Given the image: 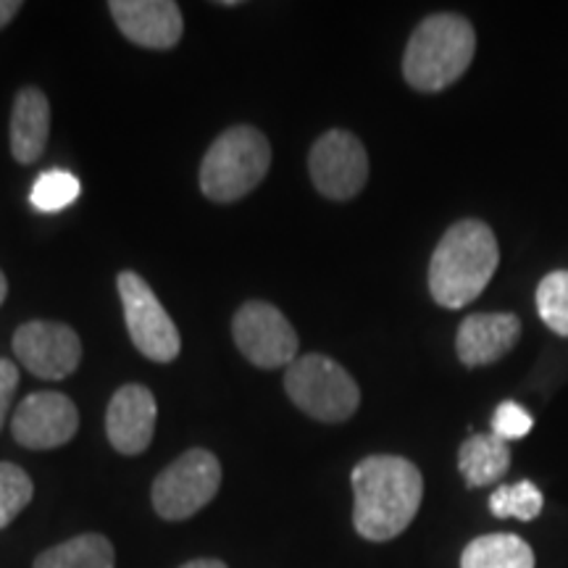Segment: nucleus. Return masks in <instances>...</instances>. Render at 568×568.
<instances>
[{"mask_svg":"<svg viewBox=\"0 0 568 568\" xmlns=\"http://www.w3.org/2000/svg\"><path fill=\"white\" fill-rule=\"evenodd\" d=\"M353 524L368 542H387L414 521L424 497V477L403 456H368L353 468Z\"/></svg>","mask_w":568,"mask_h":568,"instance_id":"1","label":"nucleus"},{"mask_svg":"<svg viewBox=\"0 0 568 568\" xmlns=\"http://www.w3.org/2000/svg\"><path fill=\"white\" fill-rule=\"evenodd\" d=\"M500 264L495 232L479 219L453 224L432 253L429 293L443 308H464L485 293Z\"/></svg>","mask_w":568,"mask_h":568,"instance_id":"2","label":"nucleus"},{"mask_svg":"<svg viewBox=\"0 0 568 568\" xmlns=\"http://www.w3.org/2000/svg\"><path fill=\"white\" fill-rule=\"evenodd\" d=\"M477 53V34L458 13H435L410 34L403 77L414 90L439 92L466 74Z\"/></svg>","mask_w":568,"mask_h":568,"instance_id":"3","label":"nucleus"},{"mask_svg":"<svg viewBox=\"0 0 568 568\" xmlns=\"http://www.w3.org/2000/svg\"><path fill=\"white\" fill-rule=\"evenodd\" d=\"M272 166L266 134L251 124H237L213 140L201 163V190L213 203H234L253 193Z\"/></svg>","mask_w":568,"mask_h":568,"instance_id":"4","label":"nucleus"},{"mask_svg":"<svg viewBox=\"0 0 568 568\" xmlns=\"http://www.w3.org/2000/svg\"><path fill=\"white\" fill-rule=\"evenodd\" d=\"M284 389L303 414L324 424L347 422L361 406V389L353 376L322 353L301 355L290 364Z\"/></svg>","mask_w":568,"mask_h":568,"instance_id":"5","label":"nucleus"},{"mask_svg":"<svg viewBox=\"0 0 568 568\" xmlns=\"http://www.w3.org/2000/svg\"><path fill=\"white\" fill-rule=\"evenodd\" d=\"M222 487V464L211 450L193 447L169 464L153 481V508L166 521H187Z\"/></svg>","mask_w":568,"mask_h":568,"instance_id":"6","label":"nucleus"},{"mask_svg":"<svg viewBox=\"0 0 568 568\" xmlns=\"http://www.w3.org/2000/svg\"><path fill=\"white\" fill-rule=\"evenodd\" d=\"M119 297L124 303L126 329L138 351L155 364H169L180 355V332L166 314L153 287L138 272H122L116 280Z\"/></svg>","mask_w":568,"mask_h":568,"instance_id":"7","label":"nucleus"},{"mask_svg":"<svg viewBox=\"0 0 568 568\" xmlns=\"http://www.w3.org/2000/svg\"><path fill=\"white\" fill-rule=\"evenodd\" d=\"M232 335L240 353L258 368H282L297 361V335L272 303L251 301L234 314Z\"/></svg>","mask_w":568,"mask_h":568,"instance_id":"8","label":"nucleus"},{"mask_svg":"<svg viewBox=\"0 0 568 568\" xmlns=\"http://www.w3.org/2000/svg\"><path fill=\"white\" fill-rule=\"evenodd\" d=\"M311 180L329 201H351L368 180V155L355 134L332 130L314 142L308 155Z\"/></svg>","mask_w":568,"mask_h":568,"instance_id":"9","label":"nucleus"},{"mask_svg":"<svg viewBox=\"0 0 568 568\" xmlns=\"http://www.w3.org/2000/svg\"><path fill=\"white\" fill-rule=\"evenodd\" d=\"M13 353L38 379L59 382L80 366L82 343L80 335L61 322H27L13 335Z\"/></svg>","mask_w":568,"mask_h":568,"instance_id":"10","label":"nucleus"},{"mask_svg":"<svg viewBox=\"0 0 568 568\" xmlns=\"http://www.w3.org/2000/svg\"><path fill=\"white\" fill-rule=\"evenodd\" d=\"M80 429V410L61 393H34L13 410L11 432L21 447L53 450L74 439Z\"/></svg>","mask_w":568,"mask_h":568,"instance_id":"11","label":"nucleus"},{"mask_svg":"<svg viewBox=\"0 0 568 568\" xmlns=\"http://www.w3.org/2000/svg\"><path fill=\"white\" fill-rule=\"evenodd\" d=\"M109 11L124 38L148 51H169L182 40L184 19L174 0H111Z\"/></svg>","mask_w":568,"mask_h":568,"instance_id":"12","label":"nucleus"},{"mask_svg":"<svg viewBox=\"0 0 568 568\" xmlns=\"http://www.w3.org/2000/svg\"><path fill=\"white\" fill-rule=\"evenodd\" d=\"M159 406L148 387L124 385L113 393L105 410V435L122 456H140L153 443Z\"/></svg>","mask_w":568,"mask_h":568,"instance_id":"13","label":"nucleus"},{"mask_svg":"<svg viewBox=\"0 0 568 568\" xmlns=\"http://www.w3.org/2000/svg\"><path fill=\"white\" fill-rule=\"evenodd\" d=\"M521 335L516 314H471L460 324L456 351L460 364L468 368L487 366L514 351Z\"/></svg>","mask_w":568,"mask_h":568,"instance_id":"14","label":"nucleus"},{"mask_svg":"<svg viewBox=\"0 0 568 568\" xmlns=\"http://www.w3.org/2000/svg\"><path fill=\"white\" fill-rule=\"evenodd\" d=\"M51 138V103L40 88H21L11 109V155L30 166Z\"/></svg>","mask_w":568,"mask_h":568,"instance_id":"15","label":"nucleus"},{"mask_svg":"<svg viewBox=\"0 0 568 568\" xmlns=\"http://www.w3.org/2000/svg\"><path fill=\"white\" fill-rule=\"evenodd\" d=\"M510 466L506 439L497 435H471L458 450V468L468 487H487L503 479Z\"/></svg>","mask_w":568,"mask_h":568,"instance_id":"16","label":"nucleus"},{"mask_svg":"<svg viewBox=\"0 0 568 568\" xmlns=\"http://www.w3.org/2000/svg\"><path fill=\"white\" fill-rule=\"evenodd\" d=\"M32 568H116V552L109 537L80 535L40 552Z\"/></svg>","mask_w":568,"mask_h":568,"instance_id":"17","label":"nucleus"},{"mask_svg":"<svg viewBox=\"0 0 568 568\" xmlns=\"http://www.w3.org/2000/svg\"><path fill=\"white\" fill-rule=\"evenodd\" d=\"M460 568H535V552L518 535H485L466 545Z\"/></svg>","mask_w":568,"mask_h":568,"instance_id":"18","label":"nucleus"},{"mask_svg":"<svg viewBox=\"0 0 568 568\" xmlns=\"http://www.w3.org/2000/svg\"><path fill=\"white\" fill-rule=\"evenodd\" d=\"M542 493L531 481L503 485L489 495V510L497 518H518V521H535L542 514Z\"/></svg>","mask_w":568,"mask_h":568,"instance_id":"19","label":"nucleus"},{"mask_svg":"<svg viewBox=\"0 0 568 568\" xmlns=\"http://www.w3.org/2000/svg\"><path fill=\"white\" fill-rule=\"evenodd\" d=\"M82 193V184L71 172L63 169H51V172H42L38 182L32 184L30 201L42 213H59L69 209Z\"/></svg>","mask_w":568,"mask_h":568,"instance_id":"20","label":"nucleus"},{"mask_svg":"<svg viewBox=\"0 0 568 568\" xmlns=\"http://www.w3.org/2000/svg\"><path fill=\"white\" fill-rule=\"evenodd\" d=\"M537 311L545 326L568 337V272H552L537 287Z\"/></svg>","mask_w":568,"mask_h":568,"instance_id":"21","label":"nucleus"},{"mask_svg":"<svg viewBox=\"0 0 568 568\" xmlns=\"http://www.w3.org/2000/svg\"><path fill=\"white\" fill-rule=\"evenodd\" d=\"M34 485L30 474L17 464L0 460V529H6L32 503Z\"/></svg>","mask_w":568,"mask_h":568,"instance_id":"22","label":"nucleus"},{"mask_svg":"<svg viewBox=\"0 0 568 568\" xmlns=\"http://www.w3.org/2000/svg\"><path fill=\"white\" fill-rule=\"evenodd\" d=\"M531 416L524 410L518 403L506 400L495 408L493 416V435H497L500 439H521L527 437L531 432Z\"/></svg>","mask_w":568,"mask_h":568,"instance_id":"23","label":"nucleus"},{"mask_svg":"<svg viewBox=\"0 0 568 568\" xmlns=\"http://www.w3.org/2000/svg\"><path fill=\"white\" fill-rule=\"evenodd\" d=\"M19 387V368L13 361L9 358H0V429H3L6 416H9L11 400L17 395Z\"/></svg>","mask_w":568,"mask_h":568,"instance_id":"24","label":"nucleus"},{"mask_svg":"<svg viewBox=\"0 0 568 568\" xmlns=\"http://www.w3.org/2000/svg\"><path fill=\"white\" fill-rule=\"evenodd\" d=\"M19 11H21L19 0H0V30H3V27H9L11 21L17 19Z\"/></svg>","mask_w":568,"mask_h":568,"instance_id":"25","label":"nucleus"},{"mask_svg":"<svg viewBox=\"0 0 568 568\" xmlns=\"http://www.w3.org/2000/svg\"><path fill=\"white\" fill-rule=\"evenodd\" d=\"M180 568H226V564L216 558H195V560H187V564Z\"/></svg>","mask_w":568,"mask_h":568,"instance_id":"26","label":"nucleus"},{"mask_svg":"<svg viewBox=\"0 0 568 568\" xmlns=\"http://www.w3.org/2000/svg\"><path fill=\"white\" fill-rule=\"evenodd\" d=\"M6 295H9V282H6V274L0 272V305H3Z\"/></svg>","mask_w":568,"mask_h":568,"instance_id":"27","label":"nucleus"}]
</instances>
